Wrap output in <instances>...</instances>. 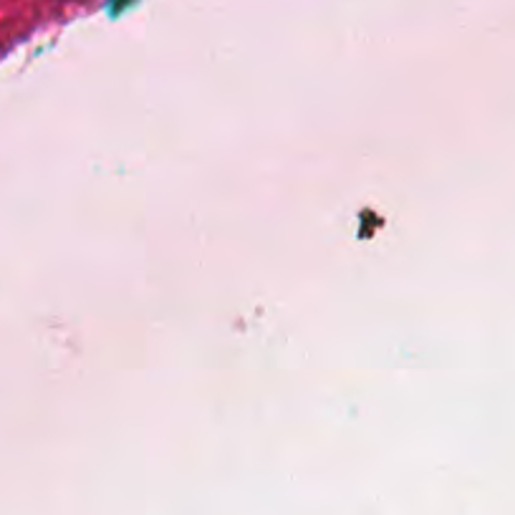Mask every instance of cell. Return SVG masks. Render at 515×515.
Instances as JSON below:
<instances>
[]
</instances>
